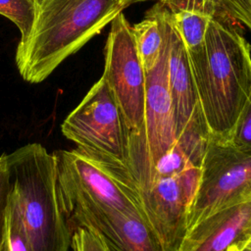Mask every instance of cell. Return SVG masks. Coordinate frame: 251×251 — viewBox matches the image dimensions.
Returning a JSON list of instances; mask_svg holds the SVG:
<instances>
[{"label":"cell","instance_id":"1","mask_svg":"<svg viewBox=\"0 0 251 251\" xmlns=\"http://www.w3.org/2000/svg\"><path fill=\"white\" fill-rule=\"evenodd\" d=\"M234 22L220 9L201 45L187 51L210 136L224 140L251 93V48Z\"/></svg>","mask_w":251,"mask_h":251},{"label":"cell","instance_id":"2","mask_svg":"<svg viewBox=\"0 0 251 251\" xmlns=\"http://www.w3.org/2000/svg\"><path fill=\"white\" fill-rule=\"evenodd\" d=\"M124 9L121 0H41L28 37L17 47L21 76L43 81Z\"/></svg>","mask_w":251,"mask_h":251},{"label":"cell","instance_id":"3","mask_svg":"<svg viewBox=\"0 0 251 251\" xmlns=\"http://www.w3.org/2000/svg\"><path fill=\"white\" fill-rule=\"evenodd\" d=\"M6 157L10 196L32 251H69L73 231L59 204L53 154L39 143H30Z\"/></svg>","mask_w":251,"mask_h":251},{"label":"cell","instance_id":"4","mask_svg":"<svg viewBox=\"0 0 251 251\" xmlns=\"http://www.w3.org/2000/svg\"><path fill=\"white\" fill-rule=\"evenodd\" d=\"M52 154L58 200L66 218L81 206L145 214L140 188L126 166L99 163L76 148Z\"/></svg>","mask_w":251,"mask_h":251},{"label":"cell","instance_id":"5","mask_svg":"<svg viewBox=\"0 0 251 251\" xmlns=\"http://www.w3.org/2000/svg\"><path fill=\"white\" fill-rule=\"evenodd\" d=\"M105 46V78L128 134L127 168L139 188L143 176V134L146 95L145 70L139 59L132 26L119 13L110 23Z\"/></svg>","mask_w":251,"mask_h":251},{"label":"cell","instance_id":"6","mask_svg":"<svg viewBox=\"0 0 251 251\" xmlns=\"http://www.w3.org/2000/svg\"><path fill=\"white\" fill-rule=\"evenodd\" d=\"M61 131L89 158L102 164L127 168V129L103 76L67 116Z\"/></svg>","mask_w":251,"mask_h":251},{"label":"cell","instance_id":"7","mask_svg":"<svg viewBox=\"0 0 251 251\" xmlns=\"http://www.w3.org/2000/svg\"><path fill=\"white\" fill-rule=\"evenodd\" d=\"M249 198L251 149L210 136L197 188L187 210V230L210 215Z\"/></svg>","mask_w":251,"mask_h":251},{"label":"cell","instance_id":"8","mask_svg":"<svg viewBox=\"0 0 251 251\" xmlns=\"http://www.w3.org/2000/svg\"><path fill=\"white\" fill-rule=\"evenodd\" d=\"M170 32L171 25L158 63L145 72L143 176L140 190L149 186L156 163L176 142L174 108L168 74Z\"/></svg>","mask_w":251,"mask_h":251},{"label":"cell","instance_id":"9","mask_svg":"<svg viewBox=\"0 0 251 251\" xmlns=\"http://www.w3.org/2000/svg\"><path fill=\"white\" fill-rule=\"evenodd\" d=\"M199 175V167H190L175 176L155 179L140 190L146 217L167 251H177L187 232V210Z\"/></svg>","mask_w":251,"mask_h":251},{"label":"cell","instance_id":"10","mask_svg":"<svg viewBox=\"0 0 251 251\" xmlns=\"http://www.w3.org/2000/svg\"><path fill=\"white\" fill-rule=\"evenodd\" d=\"M66 220L72 231L77 226L92 230L109 251H167L144 213L81 206Z\"/></svg>","mask_w":251,"mask_h":251},{"label":"cell","instance_id":"11","mask_svg":"<svg viewBox=\"0 0 251 251\" xmlns=\"http://www.w3.org/2000/svg\"><path fill=\"white\" fill-rule=\"evenodd\" d=\"M170 25L168 74L174 108L176 139L186 132L210 134L202 114L187 49L171 22Z\"/></svg>","mask_w":251,"mask_h":251},{"label":"cell","instance_id":"12","mask_svg":"<svg viewBox=\"0 0 251 251\" xmlns=\"http://www.w3.org/2000/svg\"><path fill=\"white\" fill-rule=\"evenodd\" d=\"M251 238V198L226 207L187 230L177 251H227Z\"/></svg>","mask_w":251,"mask_h":251},{"label":"cell","instance_id":"13","mask_svg":"<svg viewBox=\"0 0 251 251\" xmlns=\"http://www.w3.org/2000/svg\"><path fill=\"white\" fill-rule=\"evenodd\" d=\"M158 1L166 10L187 51H194L201 45L210 20L220 10L217 0Z\"/></svg>","mask_w":251,"mask_h":251},{"label":"cell","instance_id":"14","mask_svg":"<svg viewBox=\"0 0 251 251\" xmlns=\"http://www.w3.org/2000/svg\"><path fill=\"white\" fill-rule=\"evenodd\" d=\"M169 18L158 1L145 17L132 26L134 44L145 72L158 63L169 32Z\"/></svg>","mask_w":251,"mask_h":251},{"label":"cell","instance_id":"15","mask_svg":"<svg viewBox=\"0 0 251 251\" xmlns=\"http://www.w3.org/2000/svg\"><path fill=\"white\" fill-rule=\"evenodd\" d=\"M37 0H0V15L13 22L21 32L20 42H24L33 26Z\"/></svg>","mask_w":251,"mask_h":251},{"label":"cell","instance_id":"16","mask_svg":"<svg viewBox=\"0 0 251 251\" xmlns=\"http://www.w3.org/2000/svg\"><path fill=\"white\" fill-rule=\"evenodd\" d=\"M5 251H32L24 222L11 196L5 217Z\"/></svg>","mask_w":251,"mask_h":251},{"label":"cell","instance_id":"17","mask_svg":"<svg viewBox=\"0 0 251 251\" xmlns=\"http://www.w3.org/2000/svg\"><path fill=\"white\" fill-rule=\"evenodd\" d=\"M190 167L196 166L193 165L185 149L176 141L156 163L153 169L151 182L155 179L175 176Z\"/></svg>","mask_w":251,"mask_h":251},{"label":"cell","instance_id":"18","mask_svg":"<svg viewBox=\"0 0 251 251\" xmlns=\"http://www.w3.org/2000/svg\"><path fill=\"white\" fill-rule=\"evenodd\" d=\"M228 141L239 148L251 149V93L236 121Z\"/></svg>","mask_w":251,"mask_h":251},{"label":"cell","instance_id":"19","mask_svg":"<svg viewBox=\"0 0 251 251\" xmlns=\"http://www.w3.org/2000/svg\"><path fill=\"white\" fill-rule=\"evenodd\" d=\"M11 191L6 154L0 156V251H5V217Z\"/></svg>","mask_w":251,"mask_h":251},{"label":"cell","instance_id":"20","mask_svg":"<svg viewBox=\"0 0 251 251\" xmlns=\"http://www.w3.org/2000/svg\"><path fill=\"white\" fill-rule=\"evenodd\" d=\"M71 247L73 251H109L96 233L83 226L73 230Z\"/></svg>","mask_w":251,"mask_h":251},{"label":"cell","instance_id":"21","mask_svg":"<svg viewBox=\"0 0 251 251\" xmlns=\"http://www.w3.org/2000/svg\"><path fill=\"white\" fill-rule=\"evenodd\" d=\"M220 9L231 20L251 30V0H217Z\"/></svg>","mask_w":251,"mask_h":251},{"label":"cell","instance_id":"22","mask_svg":"<svg viewBox=\"0 0 251 251\" xmlns=\"http://www.w3.org/2000/svg\"><path fill=\"white\" fill-rule=\"evenodd\" d=\"M245 243H246V242L233 245V246H231L227 251H247V250L245 249Z\"/></svg>","mask_w":251,"mask_h":251},{"label":"cell","instance_id":"23","mask_svg":"<svg viewBox=\"0 0 251 251\" xmlns=\"http://www.w3.org/2000/svg\"><path fill=\"white\" fill-rule=\"evenodd\" d=\"M143 1H149V0H121L124 8L127 7L128 5H131L133 3H137V2H143Z\"/></svg>","mask_w":251,"mask_h":251},{"label":"cell","instance_id":"24","mask_svg":"<svg viewBox=\"0 0 251 251\" xmlns=\"http://www.w3.org/2000/svg\"><path fill=\"white\" fill-rule=\"evenodd\" d=\"M245 249L247 251H251V239H249L246 243H245Z\"/></svg>","mask_w":251,"mask_h":251},{"label":"cell","instance_id":"25","mask_svg":"<svg viewBox=\"0 0 251 251\" xmlns=\"http://www.w3.org/2000/svg\"><path fill=\"white\" fill-rule=\"evenodd\" d=\"M40 1H41V0H37V3H39V2H40Z\"/></svg>","mask_w":251,"mask_h":251},{"label":"cell","instance_id":"26","mask_svg":"<svg viewBox=\"0 0 251 251\" xmlns=\"http://www.w3.org/2000/svg\"><path fill=\"white\" fill-rule=\"evenodd\" d=\"M250 239H251V238H250Z\"/></svg>","mask_w":251,"mask_h":251}]
</instances>
